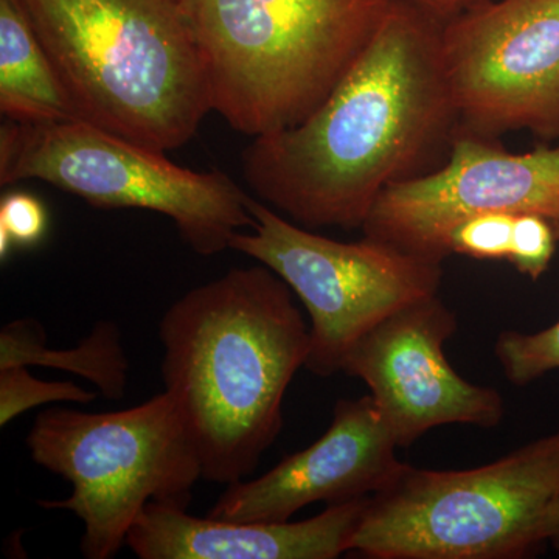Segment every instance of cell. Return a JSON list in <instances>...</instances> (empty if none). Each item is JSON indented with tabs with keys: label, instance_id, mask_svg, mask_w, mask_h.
<instances>
[{
	"label": "cell",
	"instance_id": "2e32d148",
	"mask_svg": "<svg viewBox=\"0 0 559 559\" xmlns=\"http://www.w3.org/2000/svg\"><path fill=\"white\" fill-rule=\"evenodd\" d=\"M555 230L559 242V224H555ZM495 355L507 380L521 388L559 370V320L538 333L502 331L496 341Z\"/></svg>",
	"mask_w": 559,
	"mask_h": 559
},
{
	"label": "cell",
	"instance_id": "9c48e42d",
	"mask_svg": "<svg viewBox=\"0 0 559 559\" xmlns=\"http://www.w3.org/2000/svg\"><path fill=\"white\" fill-rule=\"evenodd\" d=\"M459 131L559 140V0H491L441 31Z\"/></svg>",
	"mask_w": 559,
	"mask_h": 559
},
{
	"label": "cell",
	"instance_id": "7a4b0ae2",
	"mask_svg": "<svg viewBox=\"0 0 559 559\" xmlns=\"http://www.w3.org/2000/svg\"><path fill=\"white\" fill-rule=\"evenodd\" d=\"M293 294L264 264L235 267L162 319V378L197 444L202 479H248L282 432L286 390L311 349Z\"/></svg>",
	"mask_w": 559,
	"mask_h": 559
},
{
	"label": "cell",
	"instance_id": "8fae6325",
	"mask_svg": "<svg viewBox=\"0 0 559 559\" xmlns=\"http://www.w3.org/2000/svg\"><path fill=\"white\" fill-rule=\"evenodd\" d=\"M457 326L437 294L382 320L344 360L342 371L366 382L399 448L439 426L492 429L506 415L498 390L465 380L448 360L444 345Z\"/></svg>",
	"mask_w": 559,
	"mask_h": 559
},
{
	"label": "cell",
	"instance_id": "7c38bea8",
	"mask_svg": "<svg viewBox=\"0 0 559 559\" xmlns=\"http://www.w3.org/2000/svg\"><path fill=\"white\" fill-rule=\"evenodd\" d=\"M396 450L371 395L337 401L319 440L263 476L229 485L209 514L226 521L286 522L311 503L370 498L403 468Z\"/></svg>",
	"mask_w": 559,
	"mask_h": 559
},
{
	"label": "cell",
	"instance_id": "8992f818",
	"mask_svg": "<svg viewBox=\"0 0 559 559\" xmlns=\"http://www.w3.org/2000/svg\"><path fill=\"white\" fill-rule=\"evenodd\" d=\"M27 448L39 466L72 484L70 498L39 506L79 516L90 559L116 557L150 502L189 507L202 479L197 444L167 390L106 414L51 407L33 423Z\"/></svg>",
	"mask_w": 559,
	"mask_h": 559
},
{
	"label": "cell",
	"instance_id": "277c9868",
	"mask_svg": "<svg viewBox=\"0 0 559 559\" xmlns=\"http://www.w3.org/2000/svg\"><path fill=\"white\" fill-rule=\"evenodd\" d=\"M396 0H186L213 112L248 138L288 130L336 90Z\"/></svg>",
	"mask_w": 559,
	"mask_h": 559
},
{
	"label": "cell",
	"instance_id": "d6986e66",
	"mask_svg": "<svg viewBox=\"0 0 559 559\" xmlns=\"http://www.w3.org/2000/svg\"><path fill=\"white\" fill-rule=\"evenodd\" d=\"M555 224L533 213L516 215L509 261L521 274L538 280L549 270L557 252Z\"/></svg>",
	"mask_w": 559,
	"mask_h": 559
},
{
	"label": "cell",
	"instance_id": "9a60e30c",
	"mask_svg": "<svg viewBox=\"0 0 559 559\" xmlns=\"http://www.w3.org/2000/svg\"><path fill=\"white\" fill-rule=\"evenodd\" d=\"M47 367L79 374L109 400L123 399L130 360L119 326L103 320L73 348H50L36 320H14L0 331V369Z\"/></svg>",
	"mask_w": 559,
	"mask_h": 559
},
{
	"label": "cell",
	"instance_id": "e0dca14e",
	"mask_svg": "<svg viewBox=\"0 0 559 559\" xmlns=\"http://www.w3.org/2000/svg\"><path fill=\"white\" fill-rule=\"evenodd\" d=\"M97 393L87 392L73 382H47L36 380L27 367L0 369V426L5 428L25 411L49 403L87 404Z\"/></svg>",
	"mask_w": 559,
	"mask_h": 559
},
{
	"label": "cell",
	"instance_id": "3957f363",
	"mask_svg": "<svg viewBox=\"0 0 559 559\" xmlns=\"http://www.w3.org/2000/svg\"><path fill=\"white\" fill-rule=\"evenodd\" d=\"M79 119L162 153L213 112L186 0H20Z\"/></svg>",
	"mask_w": 559,
	"mask_h": 559
},
{
	"label": "cell",
	"instance_id": "ffe728a7",
	"mask_svg": "<svg viewBox=\"0 0 559 559\" xmlns=\"http://www.w3.org/2000/svg\"><path fill=\"white\" fill-rule=\"evenodd\" d=\"M49 224L46 205L24 191H11L0 201V259H9L14 246L36 245Z\"/></svg>",
	"mask_w": 559,
	"mask_h": 559
},
{
	"label": "cell",
	"instance_id": "30bf717a",
	"mask_svg": "<svg viewBox=\"0 0 559 559\" xmlns=\"http://www.w3.org/2000/svg\"><path fill=\"white\" fill-rule=\"evenodd\" d=\"M491 212L533 213L559 224V145L514 154L498 140L459 131L448 160L389 187L360 230L443 263L448 235L460 221Z\"/></svg>",
	"mask_w": 559,
	"mask_h": 559
},
{
	"label": "cell",
	"instance_id": "5bb4252c",
	"mask_svg": "<svg viewBox=\"0 0 559 559\" xmlns=\"http://www.w3.org/2000/svg\"><path fill=\"white\" fill-rule=\"evenodd\" d=\"M0 112L20 123L80 120L20 0H0Z\"/></svg>",
	"mask_w": 559,
	"mask_h": 559
},
{
	"label": "cell",
	"instance_id": "6da1fadb",
	"mask_svg": "<svg viewBox=\"0 0 559 559\" xmlns=\"http://www.w3.org/2000/svg\"><path fill=\"white\" fill-rule=\"evenodd\" d=\"M443 24L396 0L322 106L242 151V178L257 200L308 229H362L389 187L440 168L460 127Z\"/></svg>",
	"mask_w": 559,
	"mask_h": 559
},
{
	"label": "cell",
	"instance_id": "5b68a950",
	"mask_svg": "<svg viewBox=\"0 0 559 559\" xmlns=\"http://www.w3.org/2000/svg\"><path fill=\"white\" fill-rule=\"evenodd\" d=\"M559 550V430L477 468L404 463L369 506L352 551L371 559H518Z\"/></svg>",
	"mask_w": 559,
	"mask_h": 559
},
{
	"label": "cell",
	"instance_id": "4fadbf2b",
	"mask_svg": "<svg viewBox=\"0 0 559 559\" xmlns=\"http://www.w3.org/2000/svg\"><path fill=\"white\" fill-rule=\"evenodd\" d=\"M370 498L331 503L299 522L193 516L187 507L150 502L127 536L140 559H334L352 551Z\"/></svg>",
	"mask_w": 559,
	"mask_h": 559
},
{
	"label": "cell",
	"instance_id": "52a82bcc",
	"mask_svg": "<svg viewBox=\"0 0 559 559\" xmlns=\"http://www.w3.org/2000/svg\"><path fill=\"white\" fill-rule=\"evenodd\" d=\"M43 180L92 207L139 209L175 223L201 257L230 249L238 231L252 229L249 193L223 171L180 167L148 148L84 120L0 128V183Z\"/></svg>",
	"mask_w": 559,
	"mask_h": 559
},
{
	"label": "cell",
	"instance_id": "44dd1931",
	"mask_svg": "<svg viewBox=\"0 0 559 559\" xmlns=\"http://www.w3.org/2000/svg\"><path fill=\"white\" fill-rule=\"evenodd\" d=\"M409 2L428 11L437 20L448 22L452 17L481 5V3L491 2V0H409Z\"/></svg>",
	"mask_w": 559,
	"mask_h": 559
},
{
	"label": "cell",
	"instance_id": "ac0fdd59",
	"mask_svg": "<svg viewBox=\"0 0 559 559\" xmlns=\"http://www.w3.org/2000/svg\"><path fill=\"white\" fill-rule=\"evenodd\" d=\"M514 219V213L491 212L460 221L448 235V252L474 260H509Z\"/></svg>",
	"mask_w": 559,
	"mask_h": 559
},
{
	"label": "cell",
	"instance_id": "ba28073f",
	"mask_svg": "<svg viewBox=\"0 0 559 559\" xmlns=\"http://www.w3.org/2000/svg\"><path fill=\"white\" fill-rule=\"evenodd\" d=\"M252 231H238L230 249L285 280L311 318L305 369L326 378L342 371L360 337L401 308L439 294L443 263L364 237L331 240L248 198Z\"/></svg>",
	"mask_w": 559,
	"mask_h": 559
}]
</instances>
